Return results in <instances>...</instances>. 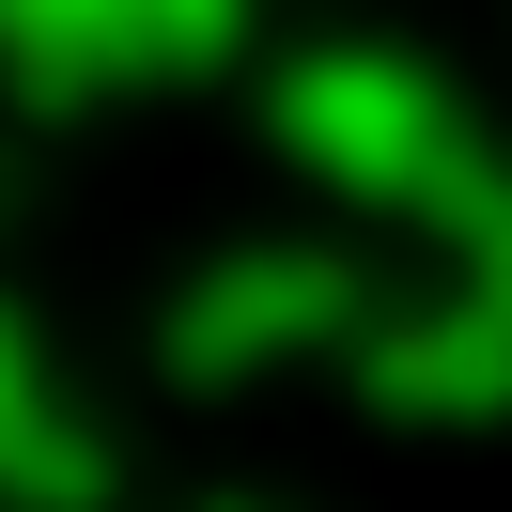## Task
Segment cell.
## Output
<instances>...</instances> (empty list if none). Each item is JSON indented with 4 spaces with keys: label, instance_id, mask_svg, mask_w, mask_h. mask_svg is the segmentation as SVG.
I'll list each match as a JSON object with an SVG mask.
<instances>
[{
    "label": "cell",
    "instance_id": "5",
    "mask_svg": "<svg viewBox=\"0 0 512 512\" xmlns=\"http://www.w3.org/2000/svg\"><path fill=\"white\" fill-rule=\"evenodd\" d=\"M16 404H32V342L0 326V435H16Z\"/></svg>",
    "mask_w": 512,
    "mask_h": 512
},
{
    "label": "cell",
    "instance_id": "4",
    "mask_svg": "<svg viewBox=\"0 0 512 512\" xmlns=\"http://www.w3.org/2000/svg\"><path fill=\"white\" fill-rule=\"evenodd\" d=\"M94 497H109V450L32 388V404H16V435H0V512H94Z\"/></svg>",
    "mask_w": 512,
    "mask_h": 512
},
{
    "label": "cell",
    "instance_id": "3",
    "mask_svg": "<svg viewBox=\"0 0 512 512\" xmlns=\"http://www.w3.org/2000/svg\"><path fill=\"white\" fill-rule=\"evenodd\" d=\"M357 388L404 404V419L512 404V295L497 280H450V295H419V311H373V326H357Z\"/></svg>",
    "mask_w": 512,
    "mask_h": 512
},
{
    "label": "cell",
    "instance_id": "2",
    "mask_svg": "<svg viewBox=\"0 0 512 512\" xmlns=\"http://www.w3.org/2000/svg\"><path fill=\"white\" fill-rule=\"evenodd\" d=\"M233 32H249V0H0V63L47 109L109 94V78H202L233 63Z\"/></svg>",
    "mask_w": 512,
    "mask_h": 512
},
{
    "label": "cell",
    "instance_id": "1",
    "mask_svg": "<svg viewBox=\"0 0 512 512\" xmlns=\"http://www.w3.org/2000/svg\"><path fill=\"white\" fill-rule=\"evenodd\" d=\"M357 326H373V295L326 249H233L171 295V373L233 388V373H280V357H357Z\"/></svg>",
    "mask_w": 512,
    "mask_h": 512
}]
</instances>
